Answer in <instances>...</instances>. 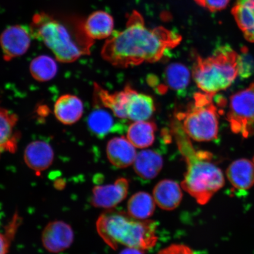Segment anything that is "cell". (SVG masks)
I'll return each instance as SVG.
<instances>
[{
	"mask_svg": "<svg viewBox=\"0 0 254 254\" xmlns=\"http://www.w3.org/2000/svg\"><path fill=\"white\" fill-rule=\"evenodd\" d=\"M182 40L179 34L167 28L146 27L142 15L134 11L125 29L113 33L106 41L101 56L114 66L128 68L160 61L167 51L179 46Z\"/></svg>",
	"mask_w": 254,
	"mask_h": 254,
	"instance_id": "6da1fadb",
	"label": "cell"
},
{
	"mask_svg": "<svg viewBox=\"0 0 254 254\" xmlns=\"http://www.w3.org/2000/svg\"><path fill=\"white\" fill-rule=\"evenodd\" d=\"M84 22L76 17H56L41 12L34 16L32 36L46 44L58 61L71 63L88 55L94 40L88 36Z\"/></svg>",
	"mask_w": 254,
	"mask_h": 254,
	"instance_id": "7a4b0ae2",
	"label": "cell"
},
{
	"mask_svg": "<svg viewBox=\"0 0 254 254\" xmlns=\"http://www.w3.org/2000/svg\"><path fill=\"white\" fill-rule=\"evenodd\" d=\"M171 132L187 166L182 188L198 204H206L224 187V174L220 168L212 163L210 152L195 150L176 119L171 125Z\"/></svg>",
	"mask_w": 254,
	"mask_h": 254,
	"instance_id": "3957f363",
	"label": "cell"
},
{
	"mask_svg": "<svg viewBox=\"0 0 254 254\" xmlns=\"http://www.w3.org/2000/svg\"><path fill=\"white\" fill-rule=\"evenodd\" d=\"M157 224L154 221L138 220L124 211L110 209L98 217V234L113 250L119 246L141 251L148 250L156 244Z\"/></svg>",
	"mask_w": 254,
	"mask_h": 254,
	"instance_id": "277c9868",
	"label": "cell"
},
{
	"mask_svg": "<svg viewBox=\"0 0 254 254\" xmlns=\"http://www.w3.org/2000/svg\"><path fill=\"white\" fill-rule=\"evenodd\" d=\"M238 57L227 46L218 48L207 58L196 57L192 76L200 90L214 95L229 87L238 75Z\"/></svg>",
	"mask_w": 254,
	"mask_h": 254,
	"instance_id": "5b68a950",
	"label": "cell"
},
{
	"mask_svg": "<svg viewBox=\"0 0 254 254\" xmlns=\"http://www.w3.org/2000/svg\"><path fill=\"white\" fill-rule=\"evenodd\" d=\"M214 95L196 93L186 111L178 113L176 119L190 139L199 142L214 140L218 132V114L213 102Z\"/></svg>",
	"mask_w": 254,
	"mask_h": 254,
	"instance_id": "8992f818",
	"label": "cell"
},
{
	"mask_svg": "<svg viewBox=\"0 0 254 254\" xmlns=\"http://www.w3.org/2000/svg\"><path fill=\"white\" fill-rule=\"evenodd\" d=\"M227 120L236 134L245 138L252 135L254 126V83L232 95Z\"/></svg>",
	"mask_w": 254,
	"mask_h": 254,
	"instance_id": "52a82bcc",
	"label": "cell"
},
{
	"mask_svg": "<svg viewBox=\"0 0 254 254\" xmlns=\"http://www.w3.org/2000/svg\"><path fill=\"white\" fill-rule=\"evenodd\" d=\"M32 37L30 28L24 25H13L3 31L0 36V46L5 61L24 55L29 49Z\"/></svg>",
	"mask_w": 254,
	"mask_h": 254,
	"instance_id": "ba28073f",
	"label": "cell"
},
{
	"mask_svg": "<svg viewBox=\"0 0 254 254\" xmlns=\"http://www.w3.org/2000/svg\"><path fill=\"white\" fill-rule=\"evenodd\" d=\"M75 234L70 225L62 220L48 223L41 235V242L48 252L59 254L71 247Z\"/></svg>",
	"mask_w": 254,
	"mask_h": 254,
	"instance_id": "9c48e42d",
	"label": "cell"
},
{
	"mask_svg": "<svg viewBox=\"0 0 254 254\" xmlns=\"http://www.w3.org/2000/svg\"><path fill=\"white\" fill-rule=\"evenodd\" d=\"M128 189V180L123 177L114 184L95 186L92 193L91 204L94 207L112 209L126 199Z\"/></svg>",
	"mask_w": 254,
	"mask_h": 254,
	"instance_id": "30bf717a",
	"label": "cell"
},
{
	"mask_svg": "<svg viewBox=\"0 0 254 254\" xmlns=\"http://www.w3.org/2000/svg\"><path fill=\"white\" fill-rule=\"evenodd\" d=\"M55 154L52 146L46 141L32 142L25 149V163L37 176L52 166Z\"/></svg>",
	"mask_w": 254,
	"mask_h": 254,
	"instance_id": "8fae6325",
	"label": "cell"
},
{
	"mask_svg": "<svg viewBox=\"0 0 254 254\" xmlns=\"http://www.w3.org/2000/svg\"><path fill=\"white\" fill-rule=\"evenodd\" d=\"M127 118L133 122L147 121L153 115L155 110L154 101L149 95L139 93L127 85Z\"/></svg>",
	"mask_w": 254,
	"mask_h": 254,
	"instance_id": "7c38bea8",
	"label": "cell"
},
{
	"mask_svg": "<svg viewBox=\"0 0 254 254\" xmlns=\"http://www.w3.org/2000/svg\"><path fill=\"white\" fill-rule=\"evenodd\" d=\"M106 151L110 163L119 168L133 164L137 154L134 146L124 136L111 139L108 142Z\"/></svg>",
	"mask_w": 254,
	"mask_h": 254,
	"instance_id": "4fadbf2b",
	"label": "cell"
},
{
	"mask_svg": "<svg viewBox=\"0 0 254 254\" xmlns=\"http://www.w3.org/2000/svg\"><path fill=\"white\" fill-rule=\"evenodd\" d=\"M18 117L9 110L0 109V155L17 150L20 134L15 129Z\"/></svg>",
	"mask_w": 254,
	"mask_h": 254,
	"instance_id": "5bb4252c",
	"label": "cell"
},
{
	"mask_svg": "<svg viewBox=\"0 0 254 254\" xmlns=\"http://www.w3.org/2000/svg\"><path fill=\"white\" fill-rule=\"evenodd\" d=\"M153 198L159 207L166 211L174 210L180 204L183 192L177 182L171 180H163L154 187Z\"/></svg>",
	"mask_w": 254,
	"mask_h": 254,
	"instance_id": "9a60e30c",
	"label": "cell"
},
{
	"mask_svg": "<svg viewBox=\"0 0 254 254\" xmlns=\"http://www.w3.org/2000/svg\"><path fill=\"white\" fill-rule=\"evenodd\" d=\"M59 122L65 125H71L81 118L84 112L82 101L75 95L64 94L58 98L54 109Z\"/></svg>",
	"mask_w": 254,
	"mask_h": 254,
	"instance_id": "2e32d148",
	"label": "cell"
},
{
	"mask_svg": "<svg viewBox=\"0 0 254 254\" xmlns=\"http://www.w3.org/2000/svg\"><path fill=\"white\" fill-rule=\"evenodd\" d=\"M226 174L235 189L247 190L254 185V164L247 159L234 161L227 168Z\"/></svg>",
	"mask_w": 254,
	"mask_h": 254,
	"instance_id": "e0dca14e",
	"label": "cell"
},
{
	"mask_svg": "<svg viewBox=\"0 0 254 254\" xmlns=\"http://www.w3.org/2000/svg\"><path fill=\"white\" fill-rule=\"evenodd\" d=\"M95 101L99 106L112 111L117 118L127 119L126 105L127 93L125 88L122 91L110 93L98 84H94Z\"/></svg>",
	"mask_w": 254,
	"mask_h": 254,
	"instance_id": "ac0fdd59",
	"label": "cell"
},
{
	"mask_svg": "<svg viewBox=\"0 0 254 254\" xmlns=\"http://www.w3.org/2000/svg\"><path fill=\"white\" fill-rule=\"evenodd\" d=\"M133 165L138 176L144 180H152L160 173L163 167V160L157 152L144 150L136 154Z\"/></svg>",
	"mask_w": 254,
	"mask_h": 254,
	"instance_id": "d6986e66",
	"label": "cell"
},
{
	"mask_svg": "<svg viewBox=\"0 0 254 254\" xmlns=\"http://www.w3.org/2000/svg\"><path fill=\"white\" fill-rule=\"evenodd\" d=\"M114 25L113 18L103 11L94 12L84 22L85 31L93 40L110 37L113 33Z\"/></svg>",
	"mask_w": 254,
	"mask_h": 254,
	"instance_id": "ffe728a7",
	"label": "cell"
},
{
	"mask_svg": "<svg viewBox=\"0 0 254 254\" xmlns=\"http://www.w3.org/2000/svg\"><path fill=\"white\" fill-rule=\"evenodd\" d=\"M156 130L157 126L154 123L136 122L127 129V138L135 147L147 148L153 144Z\"/></svg>",
	"mask_w": 254,
	"mask_h": 254,
	"instance_id": "44dd1931",
	"label": "cell"
},
{
	"mask_svg": "<svg viewBox=\"0 0 254 254\" xmlns=\"http://www.w3.org/2000/svg\"><path fill=\"white\" fill-rule=\"evenodd\" d=\"M232 13L246 39L254 43V0H238Z\"/></svg>",
	"mask_w": 254,
	"mask_h": 254,
	"instance_id": "7402d4cb",
	"label": "cell"
},
{
	"mask_svg": "<svg viewBox=\"0 0 254 254\" xmlns=\"http://www.w3.org/2000/svg\"><path fill=\"white\" fill-rule=\"evenodd\" d=\"M88 126L90 131L99 137H104L111 132L118 131L123 127L116 124L113 116L107 111L98 109L89 116Z\"/></svg>",
	"mask_w": 254,
	"mask_h": 254,
	"instance_id": "603a6c76",
	"label": "cell"
},
{
	"mask_svg": "<svg viewBox=\"0 0 254 254\" xmlns=\"http://www.w3.org/2000/svg\"><path fill=\"white\" fill-rule=\"evenodd\" d=\"M128 213L138 220H147L154 214L155 202L153 196L145 192L135 193L127 204Z\"/></svg>",
	"mask_w": 254,
	"mask_h": 254,
	"instance_id": "cb8c5ba5",
	"label": "cell"
},
{
	"mask_svg": "<svg viewBox=\"0 0 254 254\" xmlns=\"http://www.w3.org/2000/svg\"><path fill=\"white\" fill-rule=\"evenodd\" d=\"M58 67L55 60L49 56H41L31 62L30 71L36 80L46 82L51 80L57 74Z\"/></svg>",
	"mask_w": 254,
	"mask_h": 254,
	"instance_id": "d4e9b609",
	"label": "cell"
},
{
	"mask_svg": "<svg viewBox=\"0 0 254 254\" xmlns=\"http://www.w3.org/2000/svg\"><path fill=\"white\" fill-rule=\"evenodd\" d=\"M164 75L165 80L171 90L183 91L188 87L190 72L189 69L182 64L173 63L168 65Z\"/></svg>",
	"mask_w": 254,
	"mask_h": 254,
	"instance_id": "484cf974",
	"label": "cell"
},
{
	"mask_svg": "<svg viewBox=\"0 0 254 254\" xmlns=\"http://www.w3.org/2000/svg\"><path fill=\"white\" fill-rule=\"evenodd\" d=\"M238 75L244 78H249L254 72V60L246 47H244L241 55H238Z\"/></svg>",
	"mask_w": 254,
	"mask_h": 254,
	"instance_id": "4316f807",
	"label": "cell"
},
{
	"mask_svg": "<svg viewBox=\"0 0 254 254\" xmlns=\"http://www.w3.org/2000/svg\"><path fill=\"white\" fill-rule=\"evenodd\" d=\"M200 5L211 11L221 10L227 7L230 0H194Z\"/></svg>",
	"mask_w": 254,
	"mask_h": 254,
	"instance_id": "83f0119b",
	"label": "cell"
},
{
	"mask_svg": "<svg viewBox=\"0 0 254 254\" xmlns=\"http://www.w3.org/2000/svg\"><path fill=\"white\" fill-rule=\"evenodd\" d=\"M157 254H196L189 247L181 245V244H174L160 251Z\"/></svg>",
	"mask_w": 254,
	"mask_h": 254,
	"instance_id": "f1b7e54d",
	"label": "cell"
},
{
	"mask_svg": "<svg viewBox=\"0 0 254 254\" xmlns=\"http://www.w3.org/2000/svg\"><path fill=\"white\" fill-rule=\"evenodd\" d=\"M14 236L8 232L5 233H0V254H8Z\"/></svg>",
	"mask_w": 254,
	"mask_h": 254,
	"instance_id": "f546056e",
	"label": "cell"
},
{
	"mask_svg": "<svg viewBox=\"0 0 254 254\" xmlns=\"http://www.w3.org/2000/svg\"><path fill=\"white\" fill-rule=\"evenodd\" d=\"M120 254H144L143 251L138 249H131V248H127L124 250Z\"/></svg>",
	"mask_w": 254,
	"mask_h": 254,
	"instance_id": "4dcf8cb0",
	"label": "cell"
},
{
	"mask_svg": "<svg viewBox=\"0 0 254 254\" xmlns=\"http://www.w3.org/2000/svg\"><path fill=\"white\" fill-rule=\"evenodd\" d=\"M253 163H254V161H253Z\"/></svg>",
	"mask_w": 254,
	"mask_h": 254,
	"instance_id": "1f68e13d",
	"label": "cell"
}]
</instances>
